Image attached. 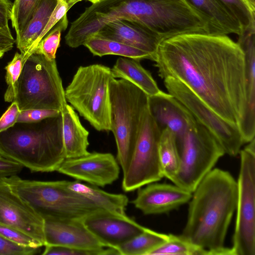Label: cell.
<instances>
[{
  "label": "cell",
  "mask_w": 255,
  "mask_h": 255,
  "mask_svg": "<svg viewBox=\"0 0 255 255\" xmlns=\"http://www.w3.org/2000/svg\"><path fill=\"white\" fill-rule=\"evenodd\" d=\"M83 45L94 56L102 57L115 55L140 60L145 59L152 60L151 56L146 52L120 42L96 35L88 39Z\"/></svg>",
  "instance_id": "obj_25"
},
{
  "label": "cell",
  "mask_w": 255,
  "mask_h": 255,
  "mask_svg": "<svg viewBox=\"0 0 255 255\" xmlns=\"http://www.w3.org/2000/svg\"><path fill=\"white\" fill-rule=\"evenodd\" d=\"M67 25L66 17L61 20L39 42L32 53L42 54L49 60L55 59L56 53L60 46L62 31L65 30Z\"/></svg>",
  "instance_id": "obj_31"
},
{
  "label": "cell",
  "mask_w": 255,
  "mask_h": 255,
  "mask_svg": "<svg viewBox=\"0 0 255 255\" xmlns=\"http://www.w3.org/2000/svg\"><path fill=\"white\" fill-rule=\"evenodd\" d=\"M61 113L66 158H75L88 154L89 132L82 125L77 114L68 104Z\"/></svg>",
  "instance_id": "obj_21"
},
{
  "label": "cell",
  "mask_w": 255,
  "mask_h": 255,
  "mask_svg": "<svg viewBox=\"0 0 255 255\" xmlns=\"http://www.w3.org/2000/svg\"><path fill=\"white\" fill-rule=\"evenodd\" d=\"M43 255H120L118 250L105 247L99 250H84L67 247L46 245Z\"/></svg>",
  "instance_id": "obj_33"
},
{
  "label": "cell",
  "mask_w": 255,
  "mask_h": 255,
  "mask_svg": "<svg viewBox=\"0 0 255 255\" xmlns=\"http://www.w3.org/2000/svg\"><path fill=\"white\" fill-rule=\"evenodd\" d=\"M0 156L32 172L57 171L66 158L61 113L37 123H16L0 132Z\"/></svg>",
  "instance_id": "obj_3"
},
{
  "label": "cell",
  "mask_w": 255,
  "mask_h": 255,
  "mask_svg": "<svg viewBox=\"0 0 255 255\" xmlns=\"http://www.w3.org/2000/svg\"><path fill=\"white\" fill-rule=\"evenodd\" d=\"M234 255H255V141L241 150Z\"/></svg>",
  "instance_id": "obj_9"
},
{
  "label": "cell",
  "mask_w": 255,
  "mask_h": 255,
  "mask_svg": "<svg viewBox=\"0 0 255 255\" xmlns=\"http://www.w3.org/2000/svg\"><path fill=\"white\" fill-rule=\"evenodd\" d=\"M12 4L9 0H0V29L11 33L9 27Z\"/></svg>",
  "instance_id": "obj_40"
},
{
  "label": "cell",
  "mask_w": 255,
  "mask_h": 255,
  "mask_svg": "<svg viewBox=\"0 0 255 255\" xmlns=\"http://www.w3.org/2000/svg\"><path fill=\"white\" fill-rule=\"evenodd\" d=\"M139 188L132 201L135 207L145 215L167 213L190 200L192 193L175 184L157 183Z\"/></svg>",
  "instance_id": "obj_16"
},
{
  "label": "cell",
  "mask_w": 255,
  "mask_h": 255,
  "mask_svg": "<svg viewBox=\"0 0 255 255\" xmlns=\"http://www.w3.org/2000/svg\"><path fill=\"white\" fill-rule=\"evenodd\" d=\"M113 78L106 66H81L65 90L67 102L98 131L111 130L109 85Z\"/></svg>",
  "instance_id": "obj_6"
},
{
  "label": "cell",
  "mask_w": 255,
  "mask_h": 255,
  "mask_svg": "<svg viewBox=\"0 0 255 255\" xmlns=\"http://www.w3.org/2000/svg\"><path fill=\"white\" fill-rule=\"evenodd\" d=\"M4 54V52L0 51V58H1L3 56Z\"/></svg>",
  "instance_id": "obj_44"
},
{
  "label": "cell",
  "mask_w": 255,
  "mask_h": 255,
  "mask_svg": "<svg viewBox=\"0 0 255 255\" xmlns=\"http://www.w3.org/2000/svg\"><path fill=\"white\" fill-rule=\"evenodd\" d=\"M250 4L254 7H255V0H248Z\"/></svg>",
  "instance_id": "obj_43"
},
{
  "label": "cell",
  "mask_w": 255,
  "mask_h": 255,
  "mask_svg": "<svg viewBox=\"0 0 255 255\" xmlns=\"http://www.w3.org/2000/svg\"><path fill=\"white\" fill-rule=\"evenodd\" d=\"M161 133L148 109L129 166L123 173L122 188L125 192L134 191L164 177L159 154Z\"/></svg>",
  "instance_id": "obj_10"
},
{
  "label": "cell",
  "mask_w": 255,
  "mask_h": 255,
  "mask_svg": "<svg viewBox=\"0 0 255 255\" xmlns=\"http://www.w3.org/2000/svg\"><path fill=\"white\" fill-rule=\"evenodd\" d=\"M2 179L43 219H83L102 210L68 188L64 180H29L21 179L17 175Z\"/></svg>",
  "instance_id": "obj_4"
},
{
  "label": "cell",
  "mask_w": 255,
  "mask_h": 255,
  "mask_svg": "<svg viewBox=\"0 0 255 255\" xmlns=\"http://www.w3.org/2000/svg\"><path fill=\"white\" fill-rule=\"evenodd\" d=\"M159 154L164 177L172 181L179 170L180 158L175 136L167 128L161 131Z\"/></svg>",
  "instance_id": "obj_26"
},
{
  "label": "cell",
  "mask_w": 255,
  "mask_h": 255,
  "mask_svg": "<svg viewBox=\"0 0 255 255\" xmlns=\"http://www.w3.org/2000/svg\"><path fill=\"white\" fill-rule=\"evenodd\" d=\"M163 80L168 93L182 103L196 120L214 134L225 153L231 156L240 153L244 142L237 126L222 119L179 80L171 77Z\"/></svg>",
  "instance_id": "obj_11"
},
{
  "label": "cell",
  "mask_w": 255,
  "mask_h": 255,
  "mask_svg": "<svg viewBox=\"0 0 255 255\" xmlns=\"http://www.w3.org/2000/svg\"><path fill=\"white\" fill-rule=\"evenodd\" d=\"M0 224L17 229L45 245L44 219L0 179Z\"/></svg>",
  "instance_id": "obj_12"
},
{
  "label": "cell",
  "mask_w": 255,
  "mask_h": 255,
  "mask_svg": "<svg viewBox=\"0 0 255 255\" xmlns=\"http://www.w3.org/2000/svg\"><path fill=\"white\" fill-rule=\"evenodd\" d=\"M111 130L117 148V160L124 173L128 168L144 115L148 96L130 82L113 78L109 85Z\"/></svg>",
  "instance_id": "obj_5"
},
{
  "label": "cell",
  "mask_w": 255,
  "mask_h": 255,
  "mask_svg": "<svg viewBox=\"0 0 255 255\" xmlns=\"http://www.w3.org/2000/svg\"><path fill=\"white\" fill-rule=\"evenodd\" d=\"M237 182L228 172L212 169L200 181L189 201L187 219L181 235L209 255H234L224 242L236 210Z\"/></svg>",
  "instance_id": "obj_2"
},
{
  "label": "cell",
  "mask_w": 255,
  "mask_h": 255,
  "mask_svg": "<svg viewBox=\"0 0 255 255\" xmlns=\"http://www.w3.org/2000/svg\"><path fill=\"white\" fill-rule=\"evenodd\" d=\"M140 61L127 57L118 58L111 69L112 75L115 78L130 82L148 96L155 95L160 90L150 73L142 66Z\"/></svg>",
  "instance_id": "obj_24"
},
{
  "label": "cell",
  "mask_w": 255,
  "mask_h": 255,
  "mask_svg": "<svg viewBox=\"0 0 255 255\" xmlns=\"http://www.w3.org/2000/svg\"><path fill=\"white\" fill-rule=\"evenodd\" d=\"M0 236L22 246L41 248L42 245L26 234L14 228L0 224Z\"/></svg>",
  "instance_id": "obj_34"
},
{
  "label": "cell",
  "mask_w": 255,
  "mask_h": 255,
  "mask_svg": "<svg viewBox=\"0 0 255 255\" xmlns=\"http://www.w3.org/2000/svg\"><path fill=\"white\" fill-rule=\"evenodd\" d=\"M65 186L92 202L99 208L125 215L128 202V197L123 194H113L106 192L98 186L83 183L79 180H64Z\"/></svg>",
  "instance_id": "obj_23"
},
{
  "label": "cell",
  "mask_w": 255,
  "mask_h": 255,
  "mask_svg": "<svg viewBox=\"0 0 255 255\" xmlns=\"http://www.w3.org/2000/svg\"><path fill=\"white\" fill-rule=\"evenodd\" d=\"M94 35L141 50L148 53L153 61L158 46L162 41L138 21L127 19H118L109 22Z\"/></svg>",
  "instance_id": "obj_19"
},
{
  "label": "cell",
  "mask_w": 255,
  "mask_h": 255,
  "mask_svg": "<svg viewBox=\"0 0 255 255\" xmlns=\"http://www.w3.org/2000/svg\"><path fill=\"white\" fill-rule=\"evenodd\" d=\"M148 109L161 131L167 128L173 133L179 151L186 133L196 119L177 99L161 90L148 96Z\"/></svg>",
  "instance_id": "obj_15"
},
{
  "label": "cell",
  "mask_w": 255,
  "mask_h": 255,
  "mask_svg": "<svg viewBox=\"0 0 255 255\" xmlns=\"http://www.w3.org/2000/svg\"><path fill=\"white\" fill-rule=\"evenodd\" d=\"M209 255L208 251L198 247L182 237L168 235L167 240L149 255Z\"/></svg>",
  "instance_id": "obj_28"
},
{
  "label": "cell",
  "mask_w": 255,
  "mask_h": 255,
  "mask_svg": "<svg viewBox=\"0 0 255 255\" xmlns=\"http://www.w3.org/2000/svg\"><path fill=\"white\" fill-rule=\"evenodd\" d=\"M56 171L79 181L104 187L119 178L120 168L112 153L93 152L78 157L66 158Z\"/></svg>",
  "instance_id": "obj_13"
},
{
  "label": "cell",
  "mask_w": 255,
  "mask_h": 255,
  "mask_svg": "<svg viewBox=\"0 0 255 255\" xmlns=\"http://www.w3.org/2000/svg\"><path fill=\"white\" fill-rule=\"evenodd\" d=\"M23 64L22 55L16 52L12 60L5 67V81L7 85L4 95L5 102H12L14 99L16 86L21 72Z\"/></svg>",
  "instance_id": "obj_32"
},
{
  "label": "cell",
  "mask_w": 255,
  "mask_h": 255,
  "mask_svg": "<svg viewBox=\"0 0 255 255\" xmlns=\"http://www.w3.org/2000/svg\"><path fill=\"white\" fill-rule=\"evenodd\" d=\"M40 248L22 246L0 236V255H33L38 253Z\"/></svg>",
  "instance_id": "obj_36"
},
{
  "label": "cell",
  "mask_w": 255,
  "mask_h": 255,
  "mask_svg": "<svg viewBox=\"0 0 255 255\" xmlns=\"http://www.w3.org/2000/svg\"><path fill=\"white\" fill-rule=\"evenodd\" d=\"M40 0H15L10 20L16 36L23 30L31 19Z\"/></svg>",
  "instance_id": "obj_30"
},
{
  "label": "cell",
  "mask_w": 255,
  "mask_h": 255,
  "mask_svg": "<svg viewBox=\"0 0 255 255\" xmlns=\"http://www.w3.org/2000/svg\"><path fill=\"white\" fill-rule=\"evenodd\" d=\"M84 0H64L68 5L69 9H70L74 4L79 1ZM91 2L92 4L97 3L102 0H85Z\"/></svg>",
  "instance_id": "obj_42"
},
{
  "label": "cell",
  "mask_w": 255,
  "mask_h": 255,
  "mask_svg": "<svg viewBox=\"0 0 255 255\" xmlns=\"http://www.w3.org/2000/svg\"><path fill=\"white\" fill-rule=\"evenodd\" d=\"M155 66L163 79L186 86L227 122L238 127L246 109L244 53L227 35L192 33L162 40Z\"/></svg>",
  "instance_id": "obj_1"
},
{
  "label": "cell",
  "mask_w": 255,
  "mask_h": 255,
  "mask_svg": "<svg viewBox=\"0 0 255 255\" xmlns=\"http://www.w3.org/2000/svg\"><path fill=\"white\" fill-rule=\"evenodd\" d=\"M23 167L17 162L0 156V179L16 175Z\"/></svg>",
  "instance_id": "obj_39"
},
{
  "label": "cell",
  "mask_w": 255,
  "mask_h": 255,
  "mask_svg": "<svg viewBox=\"0 0 255 255\" xmlns=\"http://www.w3.org/2000/svg\"><path fill=\"white\" fill-rule=\"evenodd\" d=\"M15 43V39L11 33L0 29V51L4 53L10 50Z\"/></svg>",
  "instance_id": "obj_41"
},
{
  "label": "cell",
  "mask_w": 255,
  "mask_h": 255,
  "mask_svg": "<svg viewBox=\"0 0 255 255\" xmlns=\"http://www.w3.org/2000/svg\"><path fill=\"white\" fill-rule=\"evenodd\" d=\"M240 24L242 33L255 30V7L247 0H219Z\"/></svg>",
  "instance_id": "obj_29"
},
{
  "label": "cell",
  "mask_w": 255,
  "mask_h": 255,
  "mask_svg": "<svg viewBox=\"0 0 255 255\" xmlns=\"http://www.w3.org/2000/svg\"><path fill=\"white\" fill-rule=\"evenodd\" d=\"M44 234L45 246H60L84 250L105 248L86 228L82 219H44Z\"/></svg>",
  "instance_id": "obj_17"
},
{
  "label": "cell",
  "mask_w": 255,
  "mask_h": 255,
  "mask_svg": "<svg viewBox=\"0 0 255 255\" xmlns=\"http://www.w3.org/2000/svg\"><path fill=\"white\" fill-rule=\"evenodd\" d=\"M20 113L17 103L13 101L11 105L0 118V132L6 130L14 125L17 121Z\"/></svg>",
  "instance_id": "obj_38"
},
{
  "label": "cell",
  "mask_w": 255,
  "mask_h": 255,
  "mask_svg": "<svg viewBox=\"0 0 255 255\" xmlns=\"http://www.w3.org/2000/svg\"><path fill=\"white\" fill-rule=\"evenodd\" d=\"M208 22L209 34L228 35L242 33L238 20L219 0H186Z\"/></svg>",
  "instance_id": "obj_20"
},
{
  "label": "cell",
  "mask_w": 255,
  "mask_h": 255,
  "mask_svg": "<svg viewBox=\"0 0 255 255\" xmlns=\"http://www.w3.org/2000/svg\"><path fill=\"white\" fill-rule=\"evenodd\" d=\"M168 237V235L145 228L142 233L121 245L118 250L120 255H149Z\"/></svg>",
  "instance_id": "obj_27"
},
{
  "label": "cell",
  "mask_w": 255,
  "mask_h": 255,
  "mask_svg": "<svg viewBox=\"0 0 255 255\" xmlns=\"http://www.w3.org/2000/svg\"><path fill=\"white\" fill-rule=\"evenodd\" d=\"M179 152V168L171 181L192 193L225 154L214 134L197 120L188 129Z\"/></svg>",
  "instance_id": "obj_8"
},
{
  "label": "cell",
  "mask_w": 255,
  "mask_h": 255,
  "mask_svg": "<svg viewBox=\"0 0 255 255\" xmlns=\"http://www.w3.org/2000/svg\"><path fill=\"white\" fill-rule=\"evenodd\" d=\"M58 0H40L31 19L15 43L23 57V63L32 53L35 42L48 21Z\"/></svg>",
  "instance_id": "obj_22"
},
{
  "label": "cell",
  "mask_w": 255,
  "mask_h": 255,
  "mask_svg": "<svg viewBox=\"0 0 255 255\" xmlns=\"http://www.w3.org/2000/svg\"><path fill=\"white\" fill-rule=\"evenodd\" d=\"M69 10L68 5L64 0H58L57 5L48 21L35 42L34 50L39 42L53 28V27L61 20L67 17V13Z\"/></svg>",
  "instance_id": "obj_35"
},
{
  "label": "cell",
  "mask_w": 255,
  "mask_h": 255,
  "mask_svg": "<svg viewBox=\"0 0 255 255\" xmlns=\"http://www.w3.org/2000/svg\"><path fill=\"white\" fill-rule=\"evenodd\" d=\"M82 221L104 247L117 250L145 229L126 214L104 210L97 211L85 217Z\"/></svg>",
  "instance_id": "obj_14"
},
{
  "label": "cell",
  "mask_w": 255,
  "mask_h": 255,
  "mask_svg": "<svg viewBox=\"0 0 255 255\" xmlns=\"http://www.w3.org/2000/svg\"><path fill=\"white\" fill-rule=\"evenodd\" d=\"M61 112L54 110L29 109L20 111L17 123H32L58 116Z\"/></svg>",
  "instance_id": "obj_37"
},
{
  "label": "cell",
  "mask_w": 255,
  "mask_h": 255,
  "mask_svg": "<svg viewBox=\"0 0 255 255\" xmlns=\"http://www.w3.org/2000/svg\"><path fill=\"white\" fill-rule=\"evenodd\" d=\"M13 101L20 111L47 109L61 112L67 102L55 59L32 53L23 64Z\"/></svg>",
  "instance_id": "obj_7"
},
{
  "label": "cell",
  "mask_w": 255,
  "mask_h": 255,
  "mask_svg": "<svg viewBox=\"0 0 255 255\" xmlns=\"http://www.w3.org/2000/svg\"><path fill=\"white\" fill-rule=\"evenodd\" d=\"M237 42L245 57L246 109L238 127L245 143L255 135V30L241 33Z\"/></svg>",
  "instance_id": "obj_18"
}]
</instances>
